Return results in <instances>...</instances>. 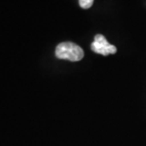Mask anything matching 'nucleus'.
<instances>
[{
    "label": "nucleus",
    "mask_w": 146,
    "mask_h": 146,
    "mask_svg": "<svg viewBox=\"0 0 146 146\" xmlns=\"http://www.w3.org/2000/svg\"><path fill=\"white\" fill-rule=\"evenodd\" d=\"M92 50L97 54L108 56L110 54H115L117 52L116 46L108 43L105 37L102 34H97L94 37V41L91 45Z\"/></svg>",
    "instance_id": "nucleus-2"
},
{
    "label": "nucleus",
    "mask_w": 146,
    "mask_h": 146,
    "mask_svg": "<svg viewBox=\"0 0 146 146\" xmlns=\"http://www.w3.org/2000/svg\"><path fill=\"white\" fill-rule=\"evenodd\" d=\"M55 54L58 58L67 60L70 61H79L84 57L83 49L76 43L71 42L60 43L56 48Z\"/></svg>",
    "instance_id": "nucleus-1"
},
{
    "label": "nucleus",
    "mask_w": 146,
    "mask_h": 146,
    "mask_svg": "<svg viewBox=\"0 0 146 146\" xmlns=\"http://www.w3.org/2000/svg\"><path fill=\"white\" fill-rule=\"evenodd\" d=\"M94 4V0H79V5L82 9H90Z\"/></svg>",
    "instance_id": "nucleus-3"
}]
</instances>
